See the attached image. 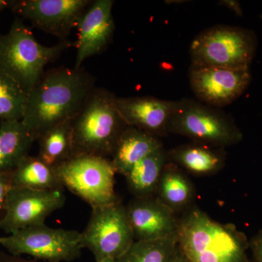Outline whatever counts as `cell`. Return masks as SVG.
Wrapping results in <instances>:
<instances>
[{
    "instance_id": "d6986e66",
    "label": "cell",
    "mask_w": 262,
    "mask_h": 262,
    "mask_svg": "<svg viewBox=\"0 0 262 262\" xmlns=\"http://www.w3.org/2000/svg\"><path fill=\"white\" fill-rule=\"evenodd\" d=\"M13 187L36 190L63 189L55 168L45 163L37 156L29 155L13 170Z\"/></svg>"
},
{
    "instance_id": "277c9868",
    "label": "cell",
    "mask_w": 262,
    "mask_h": 262,
    "mask_svg": "<svg viewBox=\"0 0 262 262\" xmlns=\"http://www.w3.org/2000/svg\"><path fill=\"white\" fill-rule=\"evenodd\" d=\"M72 45L64 40L56 46H43L32 31L20 19H16L9 32L0 34V68L18 82L29 94L42 78L45 67Z\"/></svg>"
},
{
    "instance_id": "8992f818",
    "label": "cell",
    "mask_w": 262,
    "mask_h": 262,
    "mask_svg": "<svg viewBox=\"0 0 262 262\" xmlns=\"http://www.w3.org/2000/svg\"><path fill=\"white\" fill-rule=\"evenodd\" d=\"M257 46V37L252 30L213 26L200 33L191 42V63L201 67L250 70Z\"/></svg>"
},
{
    "instance_id": "4fadbf2b",
    "label": "cell",
    "mask_w": 262,
    "mask_h": 262,
    "mask_svg": "<svg viewBox=\"0 0 262 262\" xmlns=\"http://www.w3.org/2000/svg\"><path fill=\"white\" fill-rule=\"evenodd\" d=\"M126 210L135 241H157L178 234L179 221L173 210L158 198H136Z\"/></svg>"
},
{
    "instance_id": "ac0fdd59",
    "label": "cell",
    "mask_w": 262,
    "mask_h": 262,
    "mask_svg": "<svg viewBox=\"0 0 262 262\" xmlns=\"http://www.w3.org/2000/svg\"><path fill=\"white\" fill-rule=\"evenodd\" d=\"M21 120L0 124V172L13 171L34 142Z\"/></svg>"
},
{
    "instance_id": "7402d4cb",
    "label": "cell",
    "mask_w": 262,
    "mask_h": 262,
    "mask_svg": "<svg viewBox=\"0 0 262 262\" xmlns=\"http://www.w3.org/2000/svg\"><path fill=\"white\" fill-rule=\"evenodd\" d=\"M157 190L158 199L173 211L187 206L192 196L190 183L172 164H165Z\"/></svg>"
},
{
    "instance_id": "4316f807",
    "label": "cell",
    "mask_w": 262,
    "mask_h": 262,
    "mask_svg": "<svg viewBox=\"0 0 262 262\" xmlns=\"http://www.w3.org/2000/svg\"><path fill=\"white\" fill-rule=\"evenodd\" d=\"M218 5H222V6L225 7V8L232 10L234 14L237 15V16H243V15H244L241 3L238 1H236V0H221L219 2Z\"/></svg>"
},
{
    "instance_id": "44dd1931",
    "label": "cell",
    "mask_w": 262,
    "mask_h": 262,
    "mask_svg": "<svg viewBox=\"0 0 262 262\" xmlns=\"http://www.w3.org/2000/svg\"><path fill=\"white\" fill-rule=\"evenodd\" d=\"M168 160L163 147L136 164L126 176L127 186L136 198L151 196L157 190L160 177Z\"/></svg>"
},
{
    "instance_id": "7c38bea8",
    "label": "cell",
    "mask_w": 262,
    "mask_h": 262,
    "mask_svg": "<svg viewBox=\"0 0 262 262\" xmlns=\"http://www.w3.org/2000/svg\"><path fill=\"white\" fill-rule=\"evenodd\" d=\"M91 3L89 0H24L13 5L34 27L64 41Z\"/></svg>"
},
{
    "instance_id": "5b68a950",
    "label": "cell",
    "mask_w": 262,
    "mask_h": 262,
    "mask_svg": "<svg viewBox=\"0 0 262 262\" xmlns=\"http://www.w3.org/2000/svg\"><path fill=\"white\" fill-rule=\"evenodd\" d=\"M167 131L217 148L239 144L244 138L230 115L220 108L189 98L176 101Z\"/></svg>"
},
{
    "instance_id": "e575fe53",
    "label": "cell",
    "mask_w": 262,
    "mask_h": 262,
    "mask_svg": "<svg viewBox=\"0 0 262 262\" xmlns=\"http://www.w3.org/2000/svg\"><path fill=\"white\" fill-rule=\"evenodd\" d=\"M249 262H251V261H249Z\"/></svg>"
},
{
    "instance_id": "ba28073f",
    "label": "cell",
    "mask_w": 262,
    "mask_h": 262,
    "mask_svg": "<svg viewBox=\"0 0 262 262\" xmlns=\"http://www.w3.org/2000/svg\"><path fill=\"white\" fill-rule=\"evenodd\" d=\"M0 246L14 256L28 255L47 262L74 261L80 258L83 249L81 232L51 228L46 224L0 237Z\"/></svg>"
},
{
    "instance_id": "4dcf8cb0",
    "label": "cell",
    "mask_w": 262,
    "mask_h": 262,
    "mask_svg": "<svg viewBox=\"0 0 262 262\" xmlns=\"http://www.w3.org/2000/svg\"><path fill=\"white\" fill-rule=\"evenodd\" d=\"M187 1H182V0H179V1H177V0H170V1H165V3H167V4H182L183 3H186Z\"/></svg>"
},
{
    "instance_id": "7a4b0ae2",
    "label": "cell",
    "mask_w": 262,
    "mask_h": 262,
    "mask_svg": "<svg viewBox=\"0 0 262 262\" xmlns=\"http://www.w3.org/2000/svg\"><path fill=\"white\" fill-rule=\"evenodd\" d=\"M178 246L189 262H249L246 235L194 208L179 221Z\"/></svg>"
},
{
    "instance_id": "2e32d148",
    "label": "cell",
    "mask_w": 262,
    "mask_h": 262,
    "mask_svg": "<svg viewBox=\"0 0 262 262\" xmlns=\"http://www.w3.org/2000/svg\"><path fill=\"white\" fill-rule=\"evenodd\" d=\"M163 147L157 136L126 126L115 144L111 161L116 173L126 177L136 164Z\"/></svg>"
},
{
    "instance_id": "6da1fadb",
    "label": "cell",
    "mask_w": 262,
    "mask_h": 262,
    "mask_svg": "<svg viewBox=\"0 0 262 262\" xmlns=\"http://www.w3.org/2000/svg\"><path fill=\"white\" fill-rule=\"evenodd\" d=\"M94 84L92 76L81 68L61 67L45 73L28 95L21 120L34 140L58 124L73 120Z\"/></svg>"
},
{
    "instance_id": "30bf717a",
    "label": "cell",
    "mask_w": 262,
    "mask_h": 262,
    "mask_svg": "<svg viewBox=\"0 0 262 262\" xmlns=\"http://www.w3.org/2000/svg\"><path fill=\"white\" fill-rule=\"evenodd\" d=\"M63 189L42 191L13 187L0 220V229L12 234L17 231L45 224L53 212L64 206Z\"/></svg>"
},
{
    "instance_id": "52a82bcc",
    "label": "cell",
    "mask_w": 262,
    "mask_h": 262,
    "mask_svg": "<svg viewBox=\"0 0 262 262\" xmlns=\"http://www.w3.org/2000/svg\"><path fill=\"white\" fill-rule=\"evenodd\" d=\"M63 188H67L94 208L117 203L115 169L102 157H73L55 168Z\"/></svg>"
},
{
    "instance_id": "f1b7e54d",
    "label": "cell",
    "mask_w": 262,
    "mask_h": 262,
    "mask_svg": "<svg viewBox=\"0 0 262 262\" xmlns=\"http://www.w3.org/2000/svg\"><path fill=\"white\" fill-rule=\"evenodd\" d=\"M169 262H189L187 258L184 256V253L182 252L180 248H179L178 245H177V248H176L175 251L172 255L171 258H170V261Z\"/></svg>"
},
{
    "instance_id": "f546056e",
    "label": "cell",
    "mask_w": 262,
    "mask_h": 262,
    "mask_svg": "<svg viewBox=\"0 0 262 262\" xmlns=\"http://www.w3.org/2000/svg\"><path fill=\"white\" fill-rule=\"evenodd\" d=\"M11 2L9 1H3V0H0V11L5 9L7 6L11 5Z\"/></svg>"
},
{
    "instance_id": "9a60e30c",
    "label": "cell",
    "mask_w": 262,
    "mask_h": 262,
    "mask_svg": "<svg viewBox=\"0 0 262 262\" xmlns=\"http://www.w3.org/2000/svg\"><path fill=\"white\" fill-rule=\"evenodd\" d=\"M175 103L176 101L151 96L117 97L116 99L117 110L127 126L157 137L168 134L167 127Z\"/></svg>"
},
{
    "instance_id": "d4e9b609",
    "label": "cell",
    "mask_w": 262,
    "mask_h": 262,
    "mask_svg": "<svg viewBox=\"0 0 262 262\" xmlns=\"http://www.w3.org/2000/svg\"><path fill=\"white\" fill-rule=\"evenodd\" d=\"M13 171L0 172V217H3L7 201L13 189Z\"/></svg>"
},
{
    "instance_id": "9c48e42d",
    "label": "cell",
    "mask_w": 262,
    "mask_h": 262,
    "mask_svg": "<svg viewBox=\"0 0 262 262\" xmlns=\"http://www.w3.org/2000/svg\"><path fill=\"white\" fill-rule=\"evenodd\" d=\"M81 241L96 261L118 259L135 241L126 207L118 201L93 209L87 227L81 232Z\"/></svg>"
},
{
    "instance_id": "484cf974",
    "label": "cell",
    "mask_w": 262,
    "mask_h": 262,
    "mask_svg": "<svg viewBox=\"0 0 262 262\" xmlns=\"http://www.w3.org/2000/svg\"><path fill=\"white\" fill-rule=\"evenodd\" d=\"M249 248L256 262H262V229L249 241Z\"/></svg>"
},
{
    "instance_id": "83f0119b",
    "label": "cell",
    "mask_w": 262,
    "mask_h": 262,
    "mask_svg": "<svg viewBox=\"0 0 262 262\" xmlns=\"http://www.w3.org/2000/svg\"><path fill=\"white\" fill-rule=\"evenodd\" d=\"M0 262H47L39 260H29L21 256H14L10 253H0Z\"/></svg>"
},
{
    "instance_id": "ffe728a7",
    "label": "cell",
    "mask_w": 262,
    "mask_h": 262,
    "mask_svg": "<svg viewBox=\"0 0 262 262\" xmlns=\"http://www.w3.org/2000/svg\"><path fill=\"white\" fill-rule=\"evenodd\" d=\"M37 157L51 168H56L73 158L72 120L52 127L39 139Z\"/></svg>"
},
{
    "instance_id": "836d02e7",
    "label": "cell",
    "mask_w": 262,
    "mask_h": 262,
    "mask_svg": "<svg viewBox=\"0 0 262 262\" xmlns=\"http://www.w3.org/2000/svg\"><path fill=\"white\" fill-rule=\"evenodd\" d=\"M0 220H1V217H0Z\"/></svg>"
},
{
    "instance_id": "3957f363",
    "label": "cell",
    "mask_w": 262,
    "mask_h": 262,
    "mask_svg": "<svg viewBox=\"0 0 262 262\" xmlns=\"http://www.w3.org/2000/svg\"><path fill=\"white\" fill-rule=\"evenodd\" d=\"M117 96L102 89H94L77 116L72 120L73 157L111 156L126 127L116 105Z\"/></svg>"
},
{
    "instance_id": "8fae6325",
    "label": "cell",
    "mask_w": 262,
    "mask_h": 262,
    "mask_svg": "<svg viewBox=\"0 0 262 262\" xmlns=\"http://www.w3.org/2000/svg\"><path fill=\"white\" fill-rule=\"evenodd\" d=\"M190 87L196 99L222 108L241 97L251 82L250 70H231L191 64Z\"/></svg>"
},
{
    "instance_id": "5bb4252c",
    "label": "cell",
    "mask_w": 262,
    "mask_h": 262,
    "mask_svg": "<svg viewBox=\"0 0 262 262\" xmlns=\"http://www.w3.org/2000/svg\"><path fill=\"white\" fill-rule=\"evenodd\" d=\"M113 0H96L88 7L77 28V56L75 68L80 69L84 60L101 53L110 42L115 26Z\"/></svg>"
},
{
    "instance_id": "d6a6232c",
    "label": "cell",
    "mask_w": 262,
    "mask_h": 262,
    "mask_svg": "<svg viewBox=\"0 0 262 262\" xmlns=\"http://www.w3.org/2000/svg\"><path fill=\"white\" fill-rule=\"evenodd\" d=\"M260 18H261V20H262V13H261V15H260Z\"/></svg>"
},
{
    "instance_id": "1f68e13d",
    "label": "cell",
    "mask_w": 262,
    "mask_h": 262,
    "mask_svg": "<svg viewBox=\"0 0 262 262\" xmlns=\"http://www.w3.org/2000/svg\"><path fill=\"white\" fill-rule=\"evenodd\" d=\"M96 262H116V261H115V260H113V259H104V260H101V261H96Z\"/></svg>"
},
{
    "instance_id": "e0dca14e",
    "label": "cell",
    "mask_w": 262,
    "mask_h": 262,
    "mask_svg": "<svg viewBox=\"0 0 262 262\" xmlns=\"http://www.w3.org/2000/svg\"><path fill=\"white\" fill-rule=\"evenodd\" d=\"M224 148L198 144L180 146L167 154L174 163L196 175H208L218 171L225 161Z\"/></svg>"
},
{
    "instance_id": "cb8c5ba5",
    "label": "cell",
    "mask_w": 262,
    "mask_h": 262,
    "mask_svg": "<svg viewBox=\"0 0 262 262\" xmlns=\"http://www.w3.org/2000/svg\"><path fill=\"white\" fill-rule=\"evenodd\" d=\"M178 245V234L168 238L134 241L116 262H169Z\"/></svg>"
},
{
    "instance_id": "603a6c76",
    "label": "cell",
    "mask_w": 262,
    "mask_h": 262,
    "mask_svg": "<svg viewBox=\"0 0 262 262\" xmlns=\"http://www.w3.org/2000/svg\"><path fill=\"white\" fill-rule=\"evenodd\" d=\"M28 95L18 82L0 68V123L22 120Z\"/></svg>"
}]
</instances>
